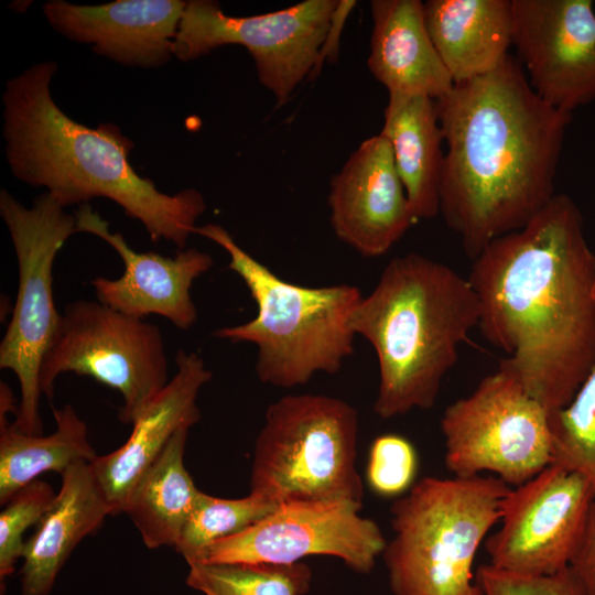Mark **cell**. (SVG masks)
<instances>
[{
	"label": "cell",
	"instance_id": "6da1fadb",
	"mask_svg": "<svg viewBox=\"0 0 595 595\" xmlns=\"http://www.w3.org/2000/svg\"><path fill=\"white\" fill-rule=\"evenodd\" d=\"M468 280L478 328L548 413L566 407L595 368V253L580 208L555 194L524 227L494 239Z\"/></svg>",
	"mask_w": 595,
	"mask_h": 595
},
{
	"label": "cell",
	"instance_id": "7a4b0ae2",
	"mask_svg": "<svg viewBox=\"0 0 595 595\" xmlns=\"http://www.w3.org/2000/svg\"><path fill=\"white\" fill-rule=\"evenodd\" d=\"M435 102L446 145L440 213L473 260L494 239L524 227L555 195L572 113L543 101L510 54Z\"/></svg>",
	"mask_w": 595,
	"mask_h": 595
},
{
	"label": "cell",
	"instance_id": "3957f363",
	"mask_svg": "<svg viewBox=\"0 0 595 595\" xmlns=\"http://www.w3.org/2000/svg\"><path fill=\"white\" fill-rule=\"evenodd\" d=\"M53 61L36 63L10 78L2 95L4 152L12 174L44 187L62 207L104 197L139 220L153 242L185 249L207 205L196 188L170 195L140 176L129 162L133 142L120 128L102 122L89 128L55 102Z\"/></svg>",
	"mask_w": 595,
	"mask_h": 595
},
{
	"label": "cell",
	"instance_id": "277c9868",
	"mask_svg": "<svg viewBox=\"0 0 595 595\" xmlns=\"http://www.w3.org/2000/svg\"><path fill=\"white\" fill-rule=\"evenodd\" d=\"M479 317L468 278L416 252L392 258L349 320L377 356L374 412L387 420L432 408Z\"/></svg>",
	"mask_w": 595,
	"mask_h": 595
},
{
	"label": "cell",
	"instance_id": "5b68a950",
	"mask_svg": "<svg viewBox=\"0 0 595 595\" xmlns=\"http://www.w3.org/2000/svg\"><path fill=\"white\" fill-rule=\"evenodd\" d=\"M223 248L228 268L244 281L257 305L256 316L213 334L257 347L256 374L263 383L291 389L317 374L334 375L354 353L349 320L363 298L358 286H304L283 280L241 248L218 224L194 231Z\"/></svg>",
	"mask_w": 595,
	"mask_h": 595
},
{
	"label": "cell",
	"instance_id": "8992f818",
	"mask_svg": "<svg viewBox=\"0 0 595 595\" xmlns=\"http://www.w3.org/2000/svg\"><path fill=\"white\" fill-rule=\"evenodd\" d=\"M511 487L496 476L423 477L391 508L381 554L393 595H483L474 560Z\"/></svg>",
	"mask_w": 595,
	"mask_h": 595
},
{
	"label": "cell",
	"instance_id": "52a82bcc",
	"mask_svg": "<svg viewBox=\"0 0 595 595\" xmlns=\"http://www.w3.org/2000/svg\"><path fill=\"white\" fill-rule=\"evenodd\" d=\"M359 419L348 402L317 393L269 404L253 450L250 493L279 505L293 500L363 502L356 469Z\"/></svg>",
	"mask_w": 595,
	"mask_h": 595
},
{
	"label": "cell",
	"instance_id": "ba28073f",
	"mask_svg": "<svg viewBox=\"0 0 595 595\" xmlns=\"http://www.w3.org/2000/svg\"><path fill=\"white\" fill-rule=\"evenodd\" d=\"M0 215L9 230L19 273L11 320L0 343V368L14 372L20 386L13 423L26 434L41 435L40 369L62 317L54 303L53 264L65 241L77 234L76 218L47 192L26 207L6 188L0 191Z\"/></svg>",
	"mask_w": 595,
	"mask_h": 595
},
{
	"label": "cell",
	"instance_id": "9c48e42d",
	"mask_svg": "<svg viewBox=\"0 0 595 595\" xmlns=\"http://www.w3.org/2000/svg\"><path fill=\"white\" fill-rule=\"evenodd\" d=\"M167 356L160 328L99 301L65 305L55 339L40 369V387L52 399L64 372L90 377L123 398L122 423L134 419L167 385Z\"/></svg>",
	"mask_w": 595,
	"mask_h": 595
},
{
	"label": "cell",
	"instance_id": "30bf717a",
	"mask_svg": "<svg viewBox=\"0 0 595 595\" xmlns=\"http://www.w3.org/2000/svg\"><path fill=\"white\" fill-rule=\"evenodd\" d=\"M440 428L454 477L486 472L517 487L552 464L548 411L501 367L451 403Z\"/></svg>",
	"mask_w": 595,
	"mask_h": 595
},
{
	"label": "cell",
	"instance_id": "8fae6325",
	"mask_svg": "<svg viewBox=\"0 0 595 595\" xmlns=\"http://www.w3.org/2000/svg\"><path fill=\"white\" fill-rule=\"evenodd\" d=\"M338 0H304L249 17L226 14L218 1H186L173 43V56L197 60L224 45L247 48L260 84L282 106L310 77Z\"/></svg>",
	"mask_w": 595,
	"mask_h": 595
},
{
	"label": "cell",
	"instance_id": "7c38bea8",
	"mask_svg": "<svg viewBox=\"0 0 595 595\" xmlns=\"http://www.w3.org/2000/svg\"><path fill=\"white\" fill-rule=\"evenodd\" d=\"M361 508L363 502L350 500L281 502L258 522L214 542L195 563L294 564L328 555L367 574L387 540L377 522L360 515Z\"/></svg>",
	"mask_w": 595,
	"mask_h": 595
},
{
	"label": "cell",
	"instance_id": "4fadbf2b",
	"mask_svg": "<svg viewBox=\"0 0 595 595\" xmlns=\"http://www.w3.org/2000/svg\"><path fill=\"white\" fill-rule=\"evenodd\" d=\"M594 501L584 476L550 464L504 498L501 527L485 541L488 564L522 575L565 570Z\"/></svg>",
	"mask_w": 595,
	"mask_h": 595
},
{
	"label": "cell",
	"instance_id": "5bb4252c",
	"mask_svg": "<svg viewBox=\"0 0 595 595\" xmlns=\"http://www.w3.org/2000/svg\"><path fill=\"white\" fill-rule=\"evenodd\" d=\"M512 46L536 94L572 113L595 100L592 0H511Z\"/></svg>",
	"mask_w": 595,
	"mask_h": 595
},
{
	"label": "cell",
	"instance_id": "9a60e30c",
	"mask_svg": "<svg viewBox=\"0 0 595 595\" xmlns=\"http://www.w3.org/2000/svg\"><path fill=\"white\" fill-rule=\"evenodd\" d=\"M76 231L99 237L121 258L123 273L116 279L94 278L90 283L97 301L129 316L159 315L186 331L198 316L191 290L193 283L214 264L213 257L197 248L177 250L173 257L154 251L133 250L120 232L88 204L74 213Z\"/></svg>",
	"mask_w": 595,
	"mask_h": 595
},
{
	"label": "cell",
	"instance_id": "2e32d148",
	"mask_svg": "<svg viewBox=\"0 0 595 595\" xmlns=\"http://www.w3.org/2000/svg\"><path fill=\"white\" fill-rule=\"evenodd\" d=\"M335 236L359 255H386L416 223L381 133L364 140L332 176L327 196Z\"/></svg>",
	"mask_w": 595,
	"mask_h": 595
},
{
	"label": "cell",
	"instance_id": "e0dca14e",
	"mask_svg": "<svg viewBox=\"0 0 595 595\" xmlns=\"http://www.w3.org/2000/svg\"><path fill=\"white\" fill-rule=\"evenodd\" d=\"M186 1L117 0L82 6L50 0L43 13L65 37L90 44L101 56L131 67H159L173 56Z\"/></svg>",
	"mask_w": 595,
	"mask_h": 595
},
{
	"label": "cell",
	"instance_id": "ac0fdd59",
	"mask_svg": "<svg viewBox=\"0 0 595 595\" xmlns=\"http://www.w3.org/2000/svg\"><path fill=\"white\" fill-rule=\"evenodd\" d=\"M174 361L175 375L134 419L127 441L89 463L112 515L125 511L133 487L174 434L201 420L197 397L213 372L196 351L178 349Z\"/></svg>",
	"mask_w": 595,
	"mask_h": 595
},
{
	"label": "cell",
	"instance_id": "d6986e66",
	"mask_svg": "<svg viewBox=\"0 0 595 595\" xmlns=\"http://www.w3.org/2000/svg\"><path fill=\"white\" fill-rule=\"evenodd\" d=\"M367 65L388 94L439 99L454 86L428 32L420 0H371Z\"/></svg>",
	"mask_w": 595,
	"mask_h": 595
},
{
	"label": "cell",
	"instance_id": "ffe728a7",
	"mask_svg": "<svg viewBox=\"0 0 595 595\" xmlns=\"http://www.w3.org/2000/svg\"><path fill=\"white\" fill-rule=\"evenodd\" d=\"M111 513L90 464L78 462L62 474L60 491L22 554L20 595H50L56 576L76 545Z\"/></svg>",
	"mask_w": 595,
	"mask_h": 595
},
{
	"label": "cell",
	"instance_id": "44dd1931",
	"mask_svg": "<svg viewBox=\"0 0 595 595\" xmlns=\"http://www.w3.org/2000/svg\"><path fill=\"white\" fill-rule=\"evenodd\" d=\"M425 24L454 84L496 69L512 46L511 0H428Z\"/></svg>",
	"mask_w": 595,
	"mask_h": 595
},
{
	"label": "cell",
	"instance_id": "7402d4cb",
	"mask_svg": "<svg viewBox=\"0 0 595 595\" xmlns=\"http://www.w3.org/2000/svg\"><path fill=\"white\" fill-rule=\"evenodd\" d=\"M380 133L390 143L397 172L415 220L440 213L444 143L435 99L388 94Z\"/></svg>",
	"mask_w": 595,
	"mask_h": 595
},
{
	"label": "cell",
	"instance_id": "603a6c76",
	"mask_svg": "<svg viewBox=\"0 0 595 595\" xmlns=\"http://www.w3.org/2000/svg\"><path fill=\"white\" fill-rule=\"evenodd\" d=\"M190 429L174 434L160 456L133 487L125 511L149 549L175 548L192 512L198 490L185 468L184 452Z\"/></svg>",
	"mask_w": 595,
	"mask_h": 595
},
{
	"label": "cell",
	"instance_id": "cb8c5ba5",
	"mask_svg": "<svg viewBox=\"0 0 595 595\" xmlns=\"http://www.w3.org/2000/svg\"><path fill=\"white\" fill-rule=\"evenodd\" d=\"M56 429L48 435H30L0 414V504L46 472L61 475L78 462L97 456L87 425L71 404L54 409Z\"/></svg>",
	"mask_w": 595,
	"mask_h": 595
},
{
	"label": "cell",
	"instance_id": "d4e9b609",
	"mask_svg": "<svg viewBox=\"0 0 595 595\" xmlns=\"http://www.w3.org/2000/svg\"><path fill=\"white\" fill-rule=\"evenodd\" d=\"M312 570L294 564L188 565L186 584L204 595H304L310 591Z\"/></svg>",
	"mask_w": 595,
	"mask_h": 595
},
{
	"label": "cell",
	"instance_id": "484cf974",
	"mask_svg": "<svg viewBox=\"0 0 595 595\" xmlns=\"http://www.w3.org/2000/svg\"><path fill=\"white\" fill-rule=\"evenodd\" d=\"M277 506L251 493L242 498H220L201 491L175 550L188 565L195 563L214 542L258 522Z\"/></svg>",
	"mask_w": 595,
	"mask_h": 595
},
{
	"label": "cell",
	"instance_id": "4316f807",
	"mask_svg": "<svg viewBox=\"0 0 595 595\" xmlns=\"http://www.w3.org/2000/svg\"><path fill=\"white\" fill-rule=\"evenodd\" d=\"M552 464L584 476L595 496V368L572 401L549 414Z\"/></svg>",
	"mask_w": 595,
	"mask_h": 595
},
{
	"label": "cell",
	"instance_id": "83f0119b",
	"mask_svg": "<svg viewBox=\"0 0 595 595\" xmlns=\"http://www.w3.org/2000/svg\"><path fill=\"white\" fill-rule=\"evenodd\" d=\"M56 494L53 487L35 479L19 489L0 512V580L3 582L14 572V565L22 558L25 531L37 524L52 506Z\"/></svg>",
	"mask_w": 595,
	"mask_h": 595
},
{
	"label": "cell",
	"instance_id": "f1b7e54d",
	"mask_svg": "<svg viewBox=\"0 0 595 595\" xmlns=\"http://www.w3.org/2000/svg\"><path fill=\"white\" fill-rule=\"evenodd\" d=\"M416 470L418 454L408 439L383 434L372 441L366 479L375 494L393 497L408 491L414 484Z\"/></svg>",
	"mask_w": 595,
	"mask_h": 595
},
{
	"label": "cell",
	"instance_id": "f546056e",
	"mask_svg": "<svg viewBox=\"0 0 595 595\" xmlns=\"http://www.w3.org/2000/svg\"><path fill=\"white\" fill-rule=\"evenodd\" d=\"M476 581L483 595H586L569 567L550 575H522L482 564Z\"/></svg>",
	"mask_w": 595,
	"mask_h": 595
},
{
	"label": "cell",
	"instance_id": "4dcf8cb0",
	"mask_svg": "<svg viewBox=\"0 0 595 595\" xmlns=\"http://www.w3.org/2000/svg\"><path fill=\"white\" fill-rule=\"evenodd\" d=\"M570 571L586 595H595V501L592 504Z\"/></svg>",
	"mask_w": 595,
	"mask_h": 595
},
{
	"label": "cell",
	"instance_id": "1f68e13d",
	"mask_svg": "<svg viewBox=\"0 0 595 595\" xmlns=\"http://www.w3.org/2000/svg\"><path fill=\"white\" fill-rule=\"evenodd\" d=\"M355 0H338L332 12L328 29L320 50L316 65L309 77L314 79L321 72L324 62L335 63L339 55L340 36L346 20L356 7Z\"/></svg>",
	"mask_w": 595,
	"mask_h": 595
}]
</instances>
